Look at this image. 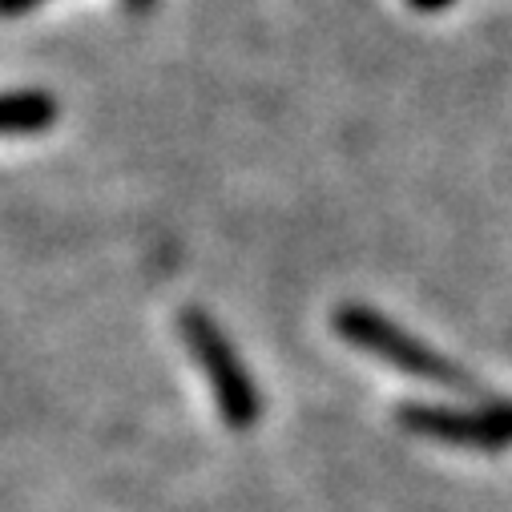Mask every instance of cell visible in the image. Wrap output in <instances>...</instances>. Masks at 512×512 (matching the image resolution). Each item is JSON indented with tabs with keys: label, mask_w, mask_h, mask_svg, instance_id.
<instances>
[{
	"label": "cell",
	"mask_w": 512,
	"mask_h": 512,
	"mask_svg": "<svg viewBox=\"0 0 512 512\" xmlns=\"http://www.w3.org/2000/svg\"><path fill=\"white\" fill-rule=\"evenodd\" d=\"M178 331H182L186 351L194 355V363L202 367V375L210 383V396H214V408H218L222 424L234 428V432H246V428L259 424L263 396H259V388H254L246 363L238 359L234 343L226 339V331L202 307H186L178 315Z\"/></svg>",
	"instance_id": "6da1fadb"
},
{
	"label": "cell",
	"mask_w": 512,
	"mask_h": 512,
	"mask_svg": "<svg viewBox=\"0 0 512 512\" xmlns=\"http://www.w3.org/2000/svg\"><path fill=\"white\" fill-rule=\"evenodd\" d=\"M335 331H339L351 347L367 351V355L379 359V363H392V367L404 371V375L440 383V388H472V379H468L460 367H452L444 355H436V351L424 347L416 335H408L404 327H396L392 319H383L379 311H371V307H363V303H343V307L335 311Z\"/></svg>",
	"instance_id": "7a4b0ae2"
},
{
	"label": "cell",
	"mask_w": 512,
	"mask_h": 512,
	"mask_svg": "<svg viewBox=\"0 0 512 512\" xmlns=\"http://www.w3.org/2000/svg\"><path fill=\"white\" fill-rule=\"evenodd\" d=\"M400 424L416 436L476 448V452H500L512 444V404H492L480 412H456V408H432V404H404Z\"/></svg>",
	"instance_id": "3957f363"
},
{
	"label": "cell",
	"mask_w": 512,
	"mask_h": 512,
	"mask_svg": "<svg viewBox=\"0 0 512 512\" xmlns=\"http://www.w3.org/2000/svg\"><path fill=\"white\" fill-rule=\"evenodd\" d=\"M57 97L49 89H5L0 93V138H29L57 125Z\"/></svg>",
	"instance_id": "277c9868"
},
{
	"label": "cell",
	"mask_w": 512,
	"mask_h": 512,
	"mask_svg": "<svg viewBox=\"0 0 512 512\" xmlns=\"http://www.w3.org/2000/svg\"><path fill=\"white\" fill-rule=\"evenodd\" d=\"M37 5H45V0H0V17H25Z\"/></svg>",
	"instance_id": "5b68a950"
},
{
	"label": "cell",
	"mask_w": 512,
	"mask_h": 512,
	"mask_svg": "<svg viewBox=\"0 0 512 512\" xmlns=\"http://www.w3.org/2000/svg\"><path fill=\"white\" fill-rule=\"evenodd\" d=\"M412 5H416V9H444L448 0H412Z\"/></svg>",
	"instance_id": "8992f818"
}]
</instances>
